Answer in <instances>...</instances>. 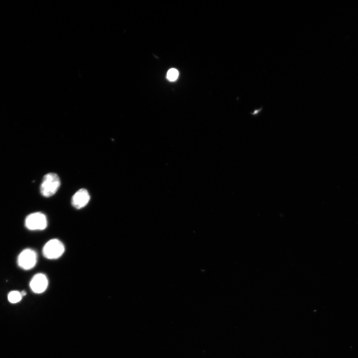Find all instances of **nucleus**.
I'll return each instance as SVG.
<instances>
[{
  "label": "nucleus",
  "instance_id": "nucleus-3",
  "mask_svg": "<svg viewBox=\"0 0 358 358\" xmlns=\"http://www.w3.org/2000/svg\"><path fill=\"white\" fill-rule=\"evenodd\" d=\"M46 216L40 212L32 213L25 218V226L30 230H43L47 226Z\"/></svg>",
  "mask_w": 358,
  "mask_h": 358
},
{
  "label": "nucleus",
  "instance_id": "nucleus-1",
  "mask_svg": "<svg viewBox=\"0 0 358 358\" xmlns=\"http://www.w3.org/2000/svg\"><path fill=\"white\" fill-rule=\"evenodd\" d=\"M58 176L53 173L46 174L40 185V192L45 197H49L56 193L60 186Z\"/></svg>",
  "mask_w": 358,
  "mask_h": 358
},
{
  "label": "nucleus",
  "instance_id": "nucleus-10",
  "mask_svg": "<svg viewBox=\"0 0 358 358\" xmlns=\"http://www.w3.org/2000/svg\"><path fill=\"white\" fill-rule=\"evenodd\" d=\"M261 109V108L260 109H258V110H257V111H254L253 114H256V113L258 112V111H259Z\"/></svg>",
  "mask_w": 358,
  "mask_h": 358
},
{
  "label": "nucleus",
  "instance_id": "nucleus-9",
  "mask_svg": "<svg viewBox=\"0 0 358 358\" xmlns=\"http://www.w3.org/2000/svg\"><path fill=\"white\" fill-rule=\"evenodd\" d=\"M20 294L22 297V296H25L26 295V293L25 291H22L21 292H20Z\"/></svg>",
  "mask_w": 358,
  "mask_h": 358
},
{
  "label": "nucleus",
  "instance_id": "nucleus-8",
  "mask_svg": "<svg viewBox=\"0 0 358 358\" xmlns=\"http://www.w3.org/2000/svg\"><path fill=\"white\" fill-rule=\"evenodd\" d=\"M179 76L178 71L174 68L170 69L167 74V78L170 81H176Z\"/></svg>",
  "mask_w": 358,
  "mask_h": 358
},
{
  "label": "nucleus",
  "instance_id": "nucleus-2",
  "mask_svg": "<svg viewBox=\"0 0 358 358\" xmlns=\"http://www.w3.org/2000/svg\"><path fill=\"white\" fill-rule=\"evenodd\" d=\"M64 252V244L57 239L49 240L44 245L42 249V254L44 257L50 260H55L60 258Z\"/></svg>",
  "mask_w": 358,
  "mask_h": 358
},
{
  "label": "nucleus",
  "instance_id": "nucleus-7",
  "mask_svg": "<svg viewBox=\"0 0 358 358\" xmlns=\"http://www.w3.org/2000/svg\"><path fill=\"white\" fill-rule=\"evenodd\" d=\"M7 298L10 302L12 303H15L21 300L22 296L20 292L16 290H13L10 291L8 293Z\"/></svg>",
  "mask_w": 358,
  "mask_h": 358
},
{
  "label": "nucleus",
  "instance_id": "nucleus-5",
  "mask_svg": "<svg viewBox=\"0 0 358 358\" xmlns=\"http://www.w3.org/2000/svg\"><path fill=\"white\" fill-rule=\"evenodd\" d=\"M30 287L34 293H41L45 291L48 285V279L42 273L35 274L31 278Z\"/></svg>",
  "mask_w": 358,
  "mask_h": 358
},
{
  "label": "nucleus",
  "instance_id": "nucleus-4",
  "mask_svg": "<svg viewBox=\"0 0 358 358\" xmlns=\"http://www.w3.org/2000/svg\"><path fill=\"white\" fill-rule=\"evenodd\" d=\"M37 255L33 250L27 248L22 250L19 254L17 263L18 266L24 270L33 268L36 264Z\"/></svg>",
  "mask_w": 358,
  "mask_h": 358
},
{
  "label": "nucleus",
  "instance_id": "nucleus-6",
  "mask_svg": "<svg viewBox=\"0 0 358 358\" xmlns=\"http://www.w3.org/2000/svg\"><path fill=\"white\" fill-rule=\"evenodd\" d=\"M90 200L88 191L85 188L78 190L73 196L72 204L74 207L80 209L86 206Z\"/></svg>",
  "mask_w": 358,
  "mask_h": 358
}]
</instances>
